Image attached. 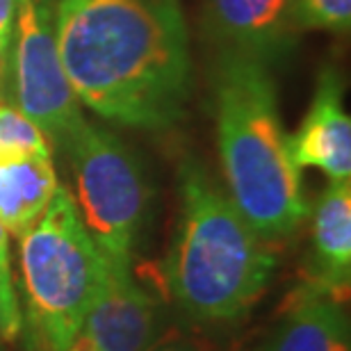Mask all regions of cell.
<instances>
[{
    "instance_id": "cell-1",
    "label": "cell",
    "mask_w": 351,
    "mask_h": 351,
    "mask_svg": "<svg viewBox=\"0 0 351 351\" xmlns=\"http://www.w3.org/2000/svg\"><path fill=\"white\" fill-rule=\"evenodd\" d=\"M55 34L82 108L144 130L180 121L192 60L176 0H60Z\"/></svg>"
},
{
    "instance_id": "cell-2",
    "label": "cell",
    "mask_w": 351,
    "mask_h": 351,
    "mask_svg": "<svg viewBox=\"0 0 351 351\" xmlns=\"http://www.w3.org/2000/svg\"><path fill=\"white\" fill-rule=\"evenodd\" d=\"M276 254L199 160L178 171V215L162 276L176 308L201 324L242 317L276 271Z\"/></svg>"
},
{
    "instance_id": "cell-3",
    "label": "cell",
    "mask_w": 351,
    "mask_h": 351,
    "mask_svg": "<svg viewBox=\"0 0 351 351\" xmlns=\"http://www.w3.org/2000/svg\"><path fill=\"white\" fill-rule=\"evenodd\" d=\"M213 89L226 194L265 240L294 235L311 215V203L280 121L269 66L221 51Z\"/></svg>"
},
{
    "instance_id": "cell-4",
    "label": "cell",
    "mask_w": 351,
    "mask_h": 351,
    "mask_svg": "<svg viewBox=\"0 0 351 351\" xmlns=\"http://www.w3.org/2000/svg\"><path fill=\"white\" fill-rule=\"evenodd\" d=\"M21 311L27 351H69L101 287L108 261L82 223L66 187L19 237Z\"/></svg>"
},
{
    "instance_id": "cell-5",
    "label": "cell",
    "mask_w": 351,
    "mask_h": 351,
    "mask_svg": "<svg viewBox=\"0 0 351 351\" xmlns=\"http://www.w3.org/2000/svg\"><path fill=\"white\" fill-rule=\"evenodd\" d=\"M64 149L71 160L75 208L87 233L112 265H130L149 208L139 160L114 132L82 123Z\"/></svg>"
},
{
    "instance_id": "cell-6",
    "label": "cell",
    "mask_w": 351,
    "mask_h": 351,
    "mask_svg": "<svg viewBox=\"0 0 351 351\" xmlns=\"http://www.w3.org/2000/svg\"><path fill=\"white\" fill-rule=\"evenodd\" d=\"M10 89L19 110L64 146L85 123L82 105L60 58L55 12L46 0H19L10 41Z\"/></svg>"
},
{
    "instance_id": "cell-7",
    "label": "cell",
    "mask_w": 351,
    "mask_h": 351,
    "mask_svg": "<svg viewBox=\"0 0 351 351\" xmlns=\"http://www.w3.org/2000/svg\"><path fill=\"white\" fill-rule=\"evenodd\" d=\"M156 333V299L132 278L130 265L108 263L69 351H144Z\"/></svg>"
},
{
    "instance_id": "cell-8",
    "label": "cell",
    "mask_w": 351,
    "mask_h": 351,
    "mask_svg": "<svg viewBox=\"0 0 351 351\" xmlns=\"http://www.w3.org/2000/svg\"><path fill=\"white\" fill-rule=\"evenodd\" d=\"M208 19L226 53L274 64L294 46L292 0H208Z\"/></svg>"
},
{
    "instance_id": "cell-9",
    "label": "cell",
    "mask_w": 351,
    "mask_h": 351,
    "mask_svg": "<svg viewBox=\"0 0 351 351\" xmlns=\"http://www.w3.org/2000/svg\"><path fill=\"white\" fill-rule=\"evenodd\" d=\"M290 153L299 169H317L331 180L351 178V119L333 69H322L308 114L290 135Z\"/></svg>"
},
{
    "instance_id": "cell-10",
    "label": "cell",
    "mask_w": 351,
    "mask_h": 351,
    "mask_svg": "<svg viewBox=\"0 0 351 351\" xmlns=\"http://www.w3.org/2000/svg\"><path fill=\"white\" fill-rule=\"evenodd\" d=\"M263 351H351L349 315L340 294L311 280L294 290Z\"/></svg>"
},
{
    "instance_id": "cell-11",
    "label": "cell",
    "mask_w": 351,
    "mask_h": 351,
    "mask_svg": "<svg viewBox=\"0 0 351 351\" xmlns=\"http://www.w3.org/2000/svg\"><path fill=\"white\" fill-rule=\"evenodd\" d=\"M60 182L51 153H0V223L10 237L30 230L51 206Z\"/></svg>"
},
{
    "instance_id": "cell-12",
    "label": "cell",
    "mask_w": 351,
    "mask_h": 351,
    "mask_svg": "<svg viewBox=\"0 0 351 351\" xmlns=\"http://www.w3.org/2000/svg\"><path fill=\"white\" fill-rule=\"evenodd\" d=\"M308 217H313L311 283L335 294L347 292L351 274V182H328Z\"/></svg>"
},
{
    "instance_id": "cell-13",
    "label": "cell",
    "mask_w": 351,
    "mask_h": 351,
    "mask_svg": "<svg viewBox=\"0 0 351 351\" xmlns=\"http://www.w3.org/2000/svg\"><path fill=\"white\" fill-rule=\"evenodd\" d=\"M51 153V142L10 98H0V153Z\"/></svg>"
},
{
    "instance_id": "cell-14",
    "label": "cell",
    "mask_w": 351,
    "mask_h": 351,
    "mask_svg": "<svg viewBox=\"0 0 351 351\" xmlns=\"http://www.w3.org/2000/svg\"><path fill=\"white\" fill-rule=\"evenodd\" d=\"M299 30L347 32L351 25V0H292Z\"/></svg>"
},
{
    "instance_id": "cell-15",
    "label": "cell",
    "mask_w": 351,
    "mask_h": 351,
    "mask_svg": "<svg viewBox=\"0 0 351 351\" xmlns=\"http://www.w3.org/2000/svg\"><path fill=\"white\" fill-rule=\"evenodd\" d=\"M0 324H3L5 342L12 345L23 331V317H21V304L16 285H14L12 254H10V235L0 223Z\"/></svg>"
},
{
    "instance_id": "cell-16",
    "label": "cell",
    "mask_w": 351,
    "mask_h": 351,
    "mask_svg": "<svg viewBox=\"0 0 351 351\" xmlns=\"http://www.w3.org/2000/svg\"><path fill=\"white\" fill-rule=\"evenodd\" d=\"M144 351H215V347L203 333L173 326L169 331L153 335Z\"/></svg>"
},
{
    "instance_id": "cell-17",
    "label": "cell",
    "mask_w": 351,
    "mask_h": 351,
    "mask_svg": "<svg viewBox=\"0 0 351 351\" xmlns=\"http://www.w3.org/2000/svg\"><path fill=\"white\" fill-rule=\"evenodd\" d=\"M16 5L19 0H0V44L10 48L12 41V27L16 19Z\"/></svg>"
},
{
    "instance_id": "cell-18",
    "label": "cell",
    "mask_w": 351,
    "mask_h": 351,
    "mask_svg": "<svg viewBox=\"0 0 351 351\" xmlns=\"http://www.w3.org/2000/svg\"><path fill=\"white\" fill-rule=\"evenodd\" d=\"M10 89V48L0 44V98H7Z\"/></svg>"
},
{
    "instance_id": "cell-19",
    "label": "cell",
    "mask_w": 351,
    "mask_h": 351,
    "mask_svg": "<svg viewBox=\"0 0 351 351\" xmlns=\"http://www.w3.org/2000/svg\"><path fill=\"white\" fill-rule=\"evenodd\" d=\"M5 345H7V342H5V335H3V324H0V351L5 349Z\"/></svg>"
}]
</instances>
